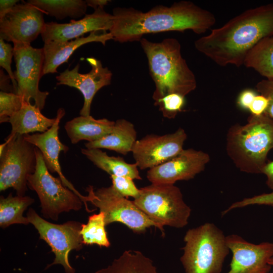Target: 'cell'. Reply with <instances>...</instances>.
<instances>
[{"instance_id":"obj_1","label":"cell","mask_w":273,"mask_h":273,"mask_svg":"<svg viewBox=\"0 0 273 273\" xmlns=\"http://www.w3.org/2000/svg\"><path fill=\"white\" fill-rule=\"evenodd\" d=\"M112 15L109 32L113 39L120 42L140 41L144 34L165 31L190 29L200 34L216 22L212 12L186 1L175 2L170 7L155 6L144 13L132 8L117 7Z\"/></svg>"},{"instance_id":"obj_2","label":"cell","mask_w":273,"mask_h":273,"mask_svg":"<svg viewBox=\"0 0 273 273\" xmlns=\"http://www.w3.org/2000/svg\"><path fill=\"white\" fill-rule=\"evenodd\" d=\"M273 35V3L245 10L195 42L196 49L220 66L239 67L260 40Z\"/></svg>"},{"instance_id":"obj_3","label":"cell","mask_w":273,"mask_h":273,"mask_svg":"<svg viewBox=\"0 0 273 273\" xmlns=\"http://www.w3.org/2000/svg\"><path fill=\"white\" fill-rule=\"evenodd\" d=\"M147 57L151 76L155 84L154 104L165 96L177 94L184 97L195 89L197 81L181 54L179 41L167 38L160 42L140 40Z\"/></svg>"},{"instance_id":"obj_4","label":"cell","mask_w":273,"mask_h":273,"mask_svg":"<svg viewBox=\"0 0 273 273\" xmlns=\"http://www.w3.org/2000/svg\"><path fill=\"white\" fill-rule=\"evenodd\" d=\"M272 149L273 118L264 113L259 116L250 114L247 123L234 124L228 130L227 155L242 172L261 173Z\"/></svg>"},{"instance_id":"obj_5","label":"cell","mask_w":273,"mask_h":273,"mask_svg":"<svg viewBox=\"0 0 273 273\" xmlns=\"http://www.w3.org/2000/svg\"><path fill=\"white\" fill-rule=\"evenodd\" d=\"M180 258L185 273H220L230 252L226 236L215 224L189 229Z\"/></svg>"},{"instance_id":"obj_6","label":"cell","mask_w":273,"mask_h":273,"mask_svg":"<svg viewBox=\"0 0 273 273\" xmlns=\"http://www.w3.org/2000/svg\"><path fill=\"white\" fill-rule=\"evenodd\" d=\"M133 202L158 225L163 235L164 226L182 228L188 223L191 209L184 201L179 188L174 184H152L142 188Z\"/></svg>"},{"instance_id":"obj_7","label":"cell","mask_w":273,"mask_h":273,"mask_svg":"<svg viewBox=\"0 0 273 273\" xmlns=\"http://www.w3.org/2000/svg\"><path fill=\"white\" fill-rule=\"evenodd\" d=\"M36 147L24 135L10 134L0 145V191L14 189L17 196L27 191L28 178L36 166Z\"/></svg>"},{"instance_id":"obj_8","label":"cell","mask_w":273,"mask_h":273,"mask_svg":"<svg viewBox=\"0 0 273 273\" xmlns=\"http://www.w3.org/2000/svg\"><path fill=\"white\" fill-rule=\"evenodd\" d=\"M36 152V169L28 177V186L37 194L43 217L57 221L61 213L80 210L83 202L81 199L64 186L59 177L51 174L37 148Z\"/></svg>"},{"instance_id":"obj_9","label":"cell","mask_w":273,"mask_h":273,"mask_svg":"<svg viewBox=\"0 0 273 273\" xmlns=\"http://www.w3.org/2000/svg\"><path fill=\"white\" fill-rule=\"evenodd\" d=\"M26 217L37 231L39 239L48 244L55 255L54 261L46 269L60 264L66 273H75V269L69 263L68 256L71 251H80L83 247L80 234L82 224L74 220L63 224L53 223L41 217L32 208L29 209Z\"/></svg>"},{"instance_id":"obj_10","label":"cell","mask_w":273,"mask_h":273,"mask_svg":"<svg viewBox=\"0 0 273 273\" xmlns=\"http://www.w3.org/2000/svg\"><path fill=\"white\" fill-rule=\"evenodd\" d=\"M89 201L98 208L105 216L106 225L115 222L124 224L136 233L144 232L147 228L157 224L150 219L133 203L116 191L112 186L94 190L89 186Z\"/></svg>"},{"instance_id":"obj_11","label":"cell","mask_w":273,"mask_h":273,"mask_svg":"<svg viewBox=\"0 0 273 273\" xmlns=\"http://www.w3.org/2000/svg\"><path fill=\"white\" fill-rule=\"evenodd\" d=\"M13 44L16 67L14 75L17 83V94L26 103H31L33 101V105L41 110L49 94V92L39 89V80L43 75V49L34 48L31 44Z\"/></svg>"},{"instance_id":"obj_12","label":"cell","mask_w":273,"mask_h":273,"mask_svg":"<svg viewBox=\"0 0 273 273\" xmlns=\"http://www.w3.org/2000/svg\"><path fill=\"white\" fill-rule=\"evenodd\" d=\"M187 138L185 130L179 127L173 133L148 134L137 140L131 151L135 163L142 170L159 165L180 153Z\"/></svg>"},{"instance_id":"obj_13","label":"cell","mask_w":273,"mask_h":273,"mask_svg":"<svg viewBox=\"0 0 273 273\" xmlns=\"http://www.w3.org/2000/svg\"><path fill=\"white\" fill-rule=\"evenodd\" d=\"M43 13L28 2L16 4L0 19V37L13 43L30 44L44 29Z\"/></svg>"},{"instance_id":"obj_14","label":"cell","mask_w":273,"mask_h":273,"mask_svg":"<svg viewBox=\"0 0 273 273\" xmlns=\"http://www.w3.org/2000/svg\"><path fill=\"white\" fill-rule=\"evenodd\" d=\"M209 154L190 148L184 149L168 161L149 169L147 177L152 184H174L193 178L210 161Z\"/></svg>"},{"instance_id":"obj_15","label":"cell","mask_w":273,"mask_h":273,"mask_svg":"<svg viewBox=\"0 0 273 273\" xmlns=\"http://www.w3.org/2000/svg\"><path fill=\"white\" fill-rule=\"evenodd\" d=\"M226 240L233 254L228 273H269L272 266L268 260L273 255V243L255 244L236 234L226 236Z\"/></svg>"},{"instance_id":"obj_16","label":"cell","mask_w":273,"mask_h":273,"mask_svg":"<svg viewBox=\"0 0 273 273\" xmlns=\"http://www.w3.org/2000/svg\"><path fill=\"white\" fill-rule=\"evenodd\" d=\"M90 64V71L85 74L80 73L79 63L74 68L66 69L56 78L57 85H65L78 89L82 94L84 102L80 110V116L90 115L92 103L96 94L101 88L111 83L112 73L108 67H104L101 62L93 57L86 58Z\"/></svg>"},{"instance_id":"obj_17","label":"cell","mask_w":273,"mask_h":273,"mask_svg":"<svg viewBox=\"0 0 273 273\" xmlns=\"http://www.w3.org/2000/svg\"><path fill=\"white\" fill-rule=\"evenodd\" d=\"M65 114L64 109L59 108L57 111L55 123L48 130L42 133L25 134L24 136L27 141L33 145L40 151L49 171L57 173L63 185L77 195L82 200L86 210L90 212L87 205V202L89 201L88 195H81L65 177L59 162L60 153L63 152L66 153L69 150V147L63 144L59 137V124Z\"/></svg>"},{"instance_id":"obj_18","label":"cell","mask_w":273,"mask_h":273,"mask_svg":"<svg viewBox=\"0 0 273 273\" xmlns=\"http://www.w3.org/2000/svg\"><path fill=\"white\" fill-rule=\"evenodd\" d=\"M113 19L112 14L106 13L104 8H99L79 20H71L67 23L47 22L41 36L44 43L70 41L88 32L109 31Z\"/></svg>"},{"instance_id":"obj_19","label":"cell","mask_w":273,"mask_h":273,"mask_svg":"<svg viewBox=\"0 0 273 273\" xmlns=\"http://www.w3.org/2000/svg\"><path fill=\"white\" fill-rule=\"evenodd\" d=\"M113 39L109 32L100 30L90 32L86 37H80L65 42L50 41L44 43L43 75L57 72L58 67L68 61L73 53L81 46L98 42L105 45L107 41Z\"/></svg>"},{"instance_id":"obj_20","label":"cell","mask_w":273,"mask_h":273,"mask_svg":"<svg viewBox=\"0 0 273 273\" xmlns=\"http://www.w3.org/2000/svg\"><path fill=\"white\" fill-rule=\"evenodd\" d=\"M114 124L106 118L80 115L67 122L64 128L71 143L76 144L83 140L93 142L101 139L111 132Z\"/></svg>"},{"instance_id":"obj_21","label":"cell","mask_w":273,"mask_h":273,"mask_svg":"<svg viewBox=\"0 0 273 273\" xmlns=\"http://www.w3.org/2000/svg\"><path fill=\"white\" fill-rule=\"evenodd\" d=\"M137 134L134 125L130 121L120 119L115 122L111 132L101 139L85 144L86 149H105L125 155L131 152Z\"/></svg>"},{"instance_id":"obj_22","label":"cell","mask_w":273,"mask_h":273,"mask_svg":"<svg viewBox=\"0 0 273 273\" xmlns=\"http://www.w3.org/2000/svg\"><path fill=\"white\" fill-rule=\"evenodd\" d=\"M56 117L49 118L34 105L24 102L21 109L9 120L12 126L10 134L25 135L29 133H42L54 124Z\"/></svg>"},{"instance_id":"obj_23","label":"cell","mask_w":273,"mask_h":273,"mask_svg":"<svg viewBox=\"0 0 273 273\" xmlns=\"http://www.w3.org/2000/svg\"><path fill=\"white\" fill-rule=\"evenodd\" d=\"M81 153L99 168L111 175L142 179L136 164L128 163L123 158L109 156L100 149L82 148Z\"/></svg>"},{"instance_id":"obj_24","label":"cell","mask_w":273,"mask_h":273,"mask_svg":"<svg viewBox=\"0 0 273 273\" xmlns=\"http://www.w3.org/2000/svg\"><path fill=\"white\" fill-rule=\"evenodd\" d=\"M95 273H158L152 260L139 251L126 250Z\"/></svg>"},{"instance_id":"obj_25","label":"cell","mask_w":273,"mask_h":273,"mask_svg":"<svg viewBox=\"0 0 273 273\" xmlns=\"http://www.w3.org/2000/svg\"><path fill=\"white\" fill-rule=\"evenodd\" d=\"M243 65L273 80V35L260 40L247 53Z\"/></svg>"},{"instance_id":"obj_26","label":"cell","mask_w":273,"mask_h":273,"mask_svg":"<svg viewBox=\"0 0 273 273\" xmlns=\"http://www.w3.org/2000/svg\"><path fill=\"white\" fill-rule=\"evenodd\" d=\"M34 200L27 196H13L10 193L7 197L0 198V226L5 229L13 224L30 223L27 217L23 216L24 211L33 203Z\"/></svg>"},{"instance_id":"obj_27","label":"cell","mask_w":273,"mask_h":273,"mask_svg":"<svg viewBox=\"0 0 273 273\" xmlns=\"http://www.w3.org/2000/svg\"><path fill=\"white\" fill-rule=\"evenodd\" d=\"M27 2L57 20L68 17L80 18L85 14L87 7L86 1L82 0H29Z\"/></svg>"},{"instance_id":"obj_28","label":"cell","mask_w":273,"mask_h":273,"mask_svg":"<svg viewBox=\"0 0 273 273\" xmlns=\"http://www.w3.org/2000/svg\"><path fill=\"white\" fill-rule=\"evenodd\" d=\"M105 216L102 212L89 216L87 223L82 224L80 231L83 244H97L109 247L110 243L105 230Z\"/></svg>"},{"instance_id":"obj_29","label":"cell","mask_w":273,"mask_h":273,"mask_svg":"<svg viewBox=\"0 0 273 273\" xmlns=\"http://www.w3.org/2000/svg\"><path fill=\"white\" fill-rule=\"evenodd\" d=\"M23 98L14 93L0 92V122H8L9 119L22 107Z\"/></svg>"},{"instance_id":"obj_30","label":"cell","mask_w":273,"mask_h":273,"mask_svg":"<svg viewBox=\"0 0 273 273\" xmlns=\"http://www.w3.org/2000/svg\"><path fill=\"white\" fill-rule=\"evenodd\" d=\"M185 104V97L177 94H171L165 96L154 105L159 107L164 117L173 119L182 111Z\"/></svg>"},{"instance_id":"obj_31","label":"cell","mask_w":273,"mask_h":273,"mask_svg":"<svg viewBox=\"0 0 273 273\" xmlns=\"http://www.w3.org/2000/svg\"><path fill=\"white\" fill-rule=\"evenodd\" d=\"M112 186L121 196L127 198L131 197L136 199L140 194L139 189L133 181V179L127 176H110Z\"/></svg>"},{"instance_id":"obj_32","label":"cell","mask_w":273,"mask_h":273,"mask_svg":"<svg viewBox=\"0 0 273 273\" xmlns=\"http://www.w3.org/2000/svg\"><path fill=\"white\" fill-rule=\"evenodd\" d=\"M13 50V47L11 44L5 42L4 40L0 37V66L8 73L12 82L14 93L17 94V83L11 66L12 57L14 56Z\"/></svg>"},{"instance_id":"obj_33","label":"cell","mask_w":273,"mask_h":273,"mask_svg":"<svg viewBox=\"0 0 273 273\" xmlns=\"http://www.w3.org/2000/svg\"><path fill=\"white\" fill-rule=\"evenodd\" d=\"M252 205H263L273 206V192L270 193L256 195L252 197L246 198L241 201L233 203L227 209L222 212L221 213L222 215H224L234 209L242 208Z\"/></svg>"},{"instance_id":"obj_34","label":"cell","mask_w":273,"mask_h":273,"mask_svg":"<svg viewBox=\"0 0 273 273\" xmlns=\"http://www.w3.org/2000/svg\"><path fill=\"white\" fill-rule=\"evenodd\" d=\"M256 88L268 100V106L264 113L273 118V80L263 79L256 84Z\"/></svg>"},{"instance_id":"obj_35","label":"cell","mask_w":273,"mask_h":273,"mask_svg":"<svg viewBox=\"0 0 273 273\" xmlns=\"http://www.w3.org/2000/svg\"><path fill=\"white\" fill-rule=\"evenodd\" d=\"M268 104V100L265 97L260 94L256 95L248 110L251 112V114L259 116L265 112Z\"/></svg>"},{"instance_id":"obj_36","label":"cell","mask_w":273,"mask_h":273,"mask_svg":"<svg viewBox=\"0 0 273 273\" xmlns=\"http://www.w3.org/2000/svg\"><path fill=\"white\" fill-rule=\"evenodd\" d=\"M256 96V93L252 89H245L239 94L237 104L241 108L248 109Z\"/></svg>"},{"instance_id":"obj_37","label":"cell","mask_w":273,"mask_h":273,"mask_svg":"<svg viewBox=\"0 0 273 273\" xmlns=\"http://www.w3.org/2000/svg\"><path fill=\"white\" fill-rule=\"evenodd\" d=\"M17 0L0 1V19L4 18L18 3Z\"/></svg>"},{"instance_id":"obj_38","label":"cell","mask_w":273,"mask_h":273,"mask_svg":"<svg viewBox=\"0 0 273 273\" xmlns=\"http://www.w3.org/2000/svg\"><path fill=\"white\" fill-rule=\"evenodd\" d=\"M266 176V184L273 190V161L267 162L263 167L262 173Z\"/></svg>"},{"instance_id":"obj_39","label":"cell","mask_w":273,"mask_h":273,"mask_svg":"<svg viewBox=\"0 0 273 273\" xmlns=\"http://www.w3.org/2000/svg\"><path fill=\"white\" fill-rule=\"evenodd\" d=\"M0 73V88L1 91L7 93H14V88L11 87L10 80L11 79L9 75H6L3 70H1Z\"/></svg>"},{"instance_id":"obj_40","label":"cell","mask_w":273,"mask_h":273,"mask_svg":"<svg viewBox=\"0 0 273 273\" xmlns=\"http://www.w3.org/2000/svg\"><path fill=\"white\" fill-rule=\"evenodd\" d=\"M85 1L87 7H90L94 8L95 10L99 8H104L109 2V1L107 0H87Z\"/></svg>"},{"instance_id":"obj_41","label":"cell","mask_w":273,"mask_h":273,"mask_svg":"<svg viewBox=\"0 0 273 273\" xmlns=\"http://www.w3.org/2000/svg\"><path fill=\"white\" fill-rule=\"evenodd\" d=\"M268 263L273 267V255L269 259ZM272 273H273V271Z\"/></svg>"}]
</instances>
